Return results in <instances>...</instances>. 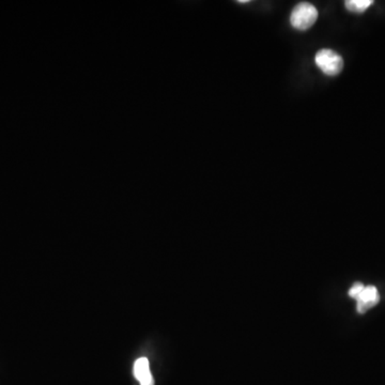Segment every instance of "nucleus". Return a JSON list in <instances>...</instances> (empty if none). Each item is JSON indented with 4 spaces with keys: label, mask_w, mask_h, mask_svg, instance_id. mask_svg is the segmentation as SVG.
Returning a JSON list of instances; mask_svg holds the SVG:
<instances>
[{
    "label": "nucleus",
    "mask_w": 385,
    "mask_h": 385,
    "mask_svg": "<svg viewBox=\"0 0 385 385\" xmlns=\"http://www.w3.org/2000/svg\"><path fill=\"white\" fill-rule=\"evenodd\" d=\"M318 10L312 4L300 3L291 14V24L297 30H307L318 20Z\"/></svg>",
    "instance_id": "f257e3e1"
},
{
    "label": "nucleus",
    "mask_w": 385,
    "mask_h": 385,
    "mask_svg": "<svg viewBox=\"0 0 385 385\" xmlns=\"http://www.w3.org/2000/svg\"><path fill=\"white\" fill-rule=\"evenodd\" d=\"M317 67L328 76H336L343 71V59L338 53L332 49H324L314 56Z\"/></svg>",
    "instance_id": "f03ea898"
},
{
    "label": "nucleus",
    "mask_w": 385,
    "mask_h": 385,
    "mask_svg": "<svg viewBox=\"0 0 385 385\" xmlns=\"http://www.w3.org/2000/svg\"><path fill=\"white\" fill-rule=\"evenodd\" d=\"M355 299L357 300V310L360 314L367 312L380 301L378 291L374 286H367V287L364 286L363 289L360 291L359 295Z\"/></svg>",
    "instance_id": "7ed1b4c3"
},
{
    "label": "nucleus",
    "mask_w": 385,
    "mask_h": 385,
    "mask_svg": "<svg viewBox=\"0 0 385 385\" xmlns=\"http://www.w3.org/2000/svg\"><path fill=\"white\" fill-rule=\"evenodd\" d=\"M134 376L140 381V385H154L149 361L146 358H140L134 364Z\"/></svg>",
    "instance_id": "20e7f679"
},
{
    "label": "nucleus",
    "mask_w": 385,
    "mask_h": 385,
    "mask_svg": "<svg viewBox=\"0 0 385 385\" xmlns=\"http://www.w3.org/2000/svg\"><path fill=\"white\" fill-rule=\"evenodd\" d=\"M372 5H374L372 0H347L345 3L347 10L353 13H363Z\"/></svg>",
    "instance_id": "39448f33"
},
{
    "label": "nucleus",
    "mask_w": 385,
    "mask_h": 385,
    "mask_svg": "<svg viewBox=\"0 0 385 385\" xmlns=\"http://www.w3.org/2000/svg\"><path fill=\"white\" fill-rule=\"evenodd\" d=\"M239 3L240 4H248V3H250V1H248V0H240Z\"/></svg>",
    "instance_id": "423d86ee"
}]
</instances>
